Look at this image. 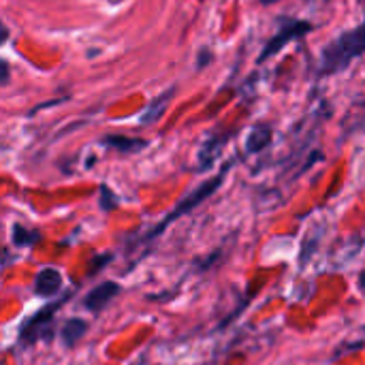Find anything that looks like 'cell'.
Returning a JSON list of instances; mask_svg holds the SVG:
<instances>
[{
	"instance_id": "6da1fadb",
	"label": "cell",
	"mask_w": 365,
	"mask_h": 365,
	"mask_svg": "<svg viewBox=\"0 0 365 365\" xmlns=\"http://www.w3.org/2000/svg\"><path fill=\"white\" fill-rule=\"evenodd\" d=\"M365 51V21L359 28H353L344 34H340L336 41H331L323 49L321 60V75H331L342 68H346L357 56Z\"/></svg>"
},
{
	"instance_id": "7a4b0ae2",
	"label": "cell",
	"mask_w": 365,
	"mask_h": 365,
	"mask_svg": "<svg viewBox=\"0 0 365 365\" xmlns=\"http://www.w3.org/2000/svg\"><path fill=\"white\" fill-rule=\"evenodd\" d=\"M66 299H68V295L64 299H58L56 304H49V306L41 308L38 312H34L19 329V344L30 346V344H38V342H49L56 336V314Z\"/></svg>"
},
{
	"instance_id": "3957f363",
	"label": "cell",
	"mask_w": 365,
	"mask_h": 365,
	"mask_svg": "<svg viewBox=\"0 0 365 365\" xmlns=\"http://www.w3.org/2000/svg\"><path fill=\"white\" fill-rule=\"evenodd\" d=\"M229 167H231V165H227V167L222 169V173H218L216 178L207 180V182H205V184H201V186H199L197 190H192V192H190V195H188L186 199H182V201L178 203V207H175V210H173V212H171V214H169V216H167V218H165V220H163L160 225H158V227H154V229H152V231L148 233V240H152V237H158V235H160V233H163V231L167 229V225L175 222V220H178L180 216H184V214L192 212V210H195L197 205H201V203H203V201H205L207 197H212V195H214V192L218 190V186H220V184L225 182V175H227Z\"/></svg>"
},
{
	"instance_id": "277c9868",
	"label": "cell",
	"mask_w": 365,
	"mask_h": 365,
	"mask_svg": "<svg viewBox=\"0 0 365 365\" xmlns=\"http://www.w3.org/2000/svg\"><path fill=\"white\" fill-rule=\"evenodd\" d=\"M310 30H312V24H308V21H299V19L289 21V24H287L284 28H280V30H278V34H274V38L265 45L263 53L259 56V62H263V60L272 58V56H274V53H278L287 43H291V41H295V38H299V36L308 34Z\"/></svg>"
},
{
	"instance_id": "5b68a950",
	"label": "cell",
	"mask_w": 365,
	"mask_h": 365,
	"mask_svg": "<svg viewBox=\"0 0 365 365\" xmlns=\"http://www.w3.org/2000/svg\"><path fill=\"white\" fill-rule=\"evenodd\" d=\"M120 293H122V287H120L118 282L105 280V282L96 284V287L83 297V306H86L88 312L98 314V312H103V310L111 304V299H115Z\"/></svg>"
},
{
	"instance_id": "8992f818",
	"label": "cell",
	"mask_w": 365,
	"mask_h": 365,
	"mask_svg": "<svg viewBox=\"0 0 365 365\" xmlns=\"http://www.w3.org/2000/svg\"><path fill=\"white\" fill-rule=\"evenodd\" d=\"M62 284H64V278L56 267H43L34 276L32 291H34L36 297H56L60 293Z\"/></svg>"
},
{
	"instance_id": "52a82bcc",
	"label": "cell",
	"mask_w": 365,
	"mask_h": 365,
	"mask_svg": "<svg viewBox=\"0 0 365 365\" xmlns=\"http://www.w3.org/2000/svg\"><path fill=\"white\" fill-rule=\"evenodd\" d=\"M90 325L83 319H68L62 327H60V340L66 349H73L79 344V340L88 334Z\"/></svg>"
},
{
	"instance_id": "ba28073f",
	"label": "cell",
	"mask_w": 365,
	"mask_h": 365,
	"mask_svg": "<svg viewBox=\"0 0 365 365\" xmlns=\"http://www.w3.org/2000/svg\"><path fill=\"white\" fill-rule=\"evenodd\" d=\"M101 143L107 145V148L120 150V152H124V154L137 152V150H141V148L148 145V141H141V139H135V137H122V135H109V137H105Z\"/></svg>"
},
{
	"instance_id": "9c48e42d",
	"label": "cell",
	"mask_w": 365,
	"mask_h": 365,
	"mask_svg": "<svg viewBox=\"0 0 365 365\" xmlns=\"http://www.w3.org/2000/svg\"><path fill=\"white\" fill-rule=\"evenodd\" d=\"M269 141H272V128H269L267 124H261V126H257V128L250 133V137H248V141H246V150H248L250 154H257V152L265 150V148L269 145Z\"/></svg>"
},
{
	"instance_id": "30bf717a",
	"label": "cell",
	"mask_w": 365,
	"mask_h": 365,
	"mask_svg": "<svg viewBox=\"0 0 365 365\" xmlns=\"http://www.w3.org/2000/svg\"><path fill=\"white\" fill-rule=\"evenodd\" d=\"M11 240L17 248H24V246H32L41 240V235L36 231H30L21 225H13V231H11Z\"/></svg>"
},
{
	"instance_id": "8fae6325",
	"label": "cell",
	"mask_w": 365,
	"mask_h": 365,
	"mask_svg": "<svg viewBox=\"0 0 365 365\" xmlns=\"http://www.w3.org/2000/svg\"><path fill=\"white\" fill-rule=\"evenodd\" d=\"M171 94H173V90H171V92H165L163 96H158V98H156V101L152 103L150 111H148V113L143 115V120H141V122H143V124H150L152 120L160 118V115H163V111L167 109V101L171 98Z\"/></svg>"
},
{
	"instance_id": "7c38bea8",
	"label": "cell",
	"mask_w": 365,
	"mask_h": 365,
	"mask_svg": "<svg viewBox=\"0 0 365 365\" xmlns=\"http://www.w3.org/2000/svg\"><path fill=\"white\" fill-rule=\"evenodd\" d=\"M115 205H118V197H115L107 186H103V188H101V207H103L105 212H111Z\"/></svg>"
},
{
	"instance_id": "4fadbf2b",
	"label": "cell",
	"mask_w": 365,
	"mask_h": 365,
	"mask_svg": "<svg viewBox=\"0 0 365 365\" xmlns=\"http://www.w3.org/2000/svg\"><path fill=\"white\" fill-rule=\"evenodd\" d=\"M357 289H359V293L365 297V269H361L359 276H357Z\"/></svg>"
},
{
	"instance_id": "5bb4252c",
	"label": "cell",
	"mask_w": 365,
	"mask_h": 365,
	"mask_svg": "<svg viewBox=\"0 0 365 365\" xmlns=\"http://www.w3.org/2000/svg\"><path fill=\"white\" fill-rule=\"evenodd\" d=\"M269 2H278V0H261V4H269Z\"/></svg>"
}]
</instances>
